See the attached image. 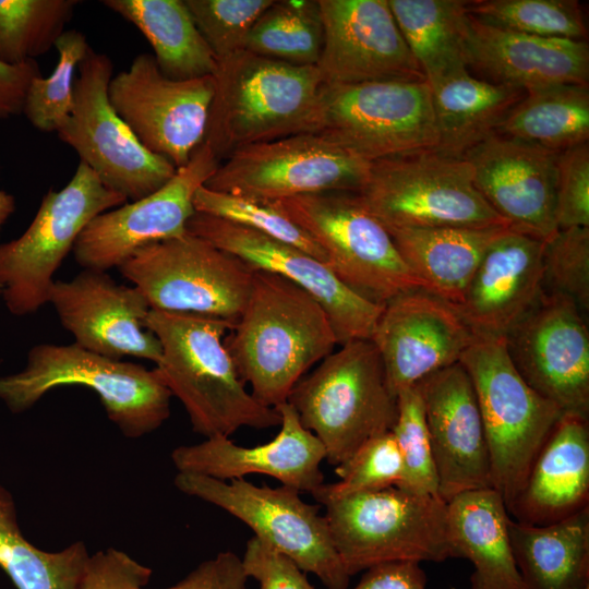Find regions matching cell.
<instances>
[{"label": "cell", "instance_id": "obj_1", "mask_svg": "<svg viewBox=\"0 0 589 589\" xmlns=\"http://www.w3.org/2000/svg\"><path fill=\"white\" fill-rule=\"evenodd\" d=\"M224 344L252 396L271 408L286 402L298 381L338 345L327 313L310 293L257 269Z\"/></svg>", "mask_w": 589, "mask_h": 589}, {"label": "cell", "instance_id": "obj_2", "mask_svg": "<svg viewBox=\"0 0 589 589\" xmlns=\"http://www.w3.org/2000/svg\"><path fill=\"white\" fill-rule=\"evenodd\" d=\"M145 327L159 340L155 369L183 405L194 432L227 436L241 428L279 426L276 408L260 404L240 378L225 347L232 326L221 320L149 310Z\"/></svg>", "mask_w": 589, "mask_h": 589}, {"label": "cell", "instance_id": "obj_3", "mask_svg": "<svg viewBox=\"0 0 589 589\" xmlns=\"http://www.w3.org/2000/svg\"><path fill=\"white\" fill-rule=\"evenodd\" d=\"M204 143L220 160L237 148L308 133L323 85L316 65L242 50L217 61Z\"/></svg>", "mask_w": 589, "mask_h": 589}, {"label": "cell", "instance_id": "obj_4", "mask_svg": "<svg viewBox=\"0 0 589 589\" xmlns=\"http://www.w3.org/2000/svg\"><path fill=\"white\" fill-rule=\"evenodd\" d=\"M69 385L95 392L108 419L129 438L157 430L170 416L172 395L156 369L105 357L74 342L34 346L22 371L0 376V400L20 413L51 389Z\"/></svg>", "mask_w": 589, "mask_h": 589}, {"label": "cell", "instance_id": "obj_5", "mask_svg": "<svg viewBox=\"0 0 589 589\" xmlns=\"http://www.w3.org/2000/svg\"><path fill=\"white\" fill-rule=\"evenodd\" d=\"M339 346L298 381L287 399L334 466L368 440L392 431L397 419V397L374 344L361 339Z\"/></svg>", "mask_w": 589, "mask_h": 589}, {"label": "cell", "instance_id": "obj_6", "mask_svg": "<svg viewBox=\"0 0 589 589\" xmlns=\"http://www.w3.org/2000/svg\"><path fill=\"white\" fill-rule=\"evenodd\" d=\"M459 363L472 382L480 408L492 488L508 512L563 411L522 380L504 337L476 335Z\"/></svg>", "mask_w": 589, "mask_h": 589}, {"label": "cell", "instance_id": "obj_7", "mask_svg": "<svg viewBox=\"0 0 589 589\" xmlns=\"http://www.w3.org/2000/svg\"><path fill=\"white\" fill-rule=\"evenodd\" d=\"M334 546L351 577L390 562H443L457 557L440 496L398 486L324 505Z\"/></svg>", "mask_w": 589, "mask_h": 589}, {"label": "cell", "instance_id": "obj_8", "mask_svg": "<svg viewBox=\"0 0 589 589\" xmlns=\"http://www.w3.org/2000/svg\"><path fill=\"white\" fill-rule=\"evenodd\" d=\"M308 133L320 134L371 164L437 149L431 86L426 80L323 83Z\"/></svg>", "mask_w": 589, "mask_h": 589}, {"label": "cell", "instance_id": "obj_9", "mask_svg": "<svg viewBox=\"0 0 589 589\" xmlns=\"http://www.w3.org/2000/svg\"><path fill=\"white\" fill-rule=\"evenodd\" d=\"M272 202L313 238L327 267L363 299L385 304L405 292L428 291L357 193L324 192Z\"/></svg>", "mask_w": 589, "mask_h": 589}, {"label": "cell", "instance_id": "obj_10", "mask_svg": "<svg viewBox=\"0 0 589 589\" xmlns=\"http://www.w3.org/2000/svg\"><path fill=\"white\" fill-rule=\"evenodd\" d=\"M357 194L386 229L509 227L478 192L469 161L437 149L372 163Z\"/></svg>", "mask_w": 589, "mask_h": 589}, {"label": "cell", "instance_id": "obj_11", "mask_svg": "<svg viewBox=\"0 0 589 589\" xmlns=\"http://www.w3.org/2000/svg\"><path fill=\"white\" fill-rule=\"evenodd\" d=\"M127 202L80 161L67 185L43 197L23 235L0 244V297L9 312L28 315L49 303L55 273L84 228Z\"/></svg>", "mask_w": 589, "mask_h": 589}, {"label": "cell", "instance_id": "obj_12", "mask_svg": "<svg viewBox=\"0 0 589 589\" xmlns=\"http://www.w3.org/2000/svg\"><path fill=\"white\" fill-rule=\"evenodd\" d=\"M119 271L152 310L213 317L232 327L255 273L239 257L188 231L139 249Z\"/></svg>", "mask_w": 589, "mask_h": 589}, {"label": "cell", "instance_id": "obj_13", "mask_svg": "<svg viewBox=\"0 0 589 589\" xmlns=\"http://www.w3.org/2000/svg\"><path fill=\"white\" fill-rule=\"evenodd\" d=\"M182 493L213 504L236 517L254 536L316 576L326 589H347L350 576L334 546L320 507L304 502L300 491L280 485H255L245 479L229 481L178 472Z\"/></svg>", "mask_w": 589, "mask_h": 589}, {"label": "cell", "instance_id": "obj_14", "mask_svg": "<svg viewBox=\"0 0 589 589\" xmlns=\"http://www.w3.org/2000/svg\"><path fill=\"white\" fill-rule=\"evenodd\" d=\"M112 70L107 55L89 49L77 69L71 112L56 132L106 188L132 202L160 189L177 168L145 148L111 106Z\"/></svg>", "mask_w": 589, "mask_h": 589}, {"label": "cell", "instance_id": "obj_15", "mask_svg": "<svg viewBox=\"0 0 589 589\" xmlns=\"http://www.w3.org/2000/svg\"><path fill=\"white\" fill-rule=\"evenodd\" d=\"M371 163L315 133L235 149L205 182L207 189L260 201L324 193H359Z\"/></svg>", "mask_w": 589, "mask_h": 589}, {"label": "cell", "instance_id": "obj_16", "mask_svg": "<svg viewBox=\"0 0 589 589\" xmlns=\"http://www.w3.org/2000/svg\"><path fill=\"white\" fill-rule=\"evenodd\" d=\"M213 95V75L169 79L149 53L134 57L108 85L111 106L142 145L177 169L204 142Z\"/></svg>", "mask_w": 589, "mask_h": 589}, {"label": "cell", "instance_id": "obj_17", "mask_svg": "<svg viewBox=\"0 0 589 589\" xmlns=\"http://www.w3.org/2000/svg\"><path fill=\"white\" fill-rule=\"evenodd\" d=\"M522 380L563 413L589 416V330L569 298L543 290L504 337Z\"/></svg>", "mask_w": 589, "mask_h": 589}, {"label": "cell", "instance_id": "obj_18", "mask_svg": "<svg viewBox=\"0 0 589 589\" xmlns=\"http://www.w3.org/2000/svg\"><path fill=\"white\" fill-rule=\"evenodd\" d=\"M219 164L203 142L160 189L92 219L72 250L75 261L84 269L107 272L147 244L185 233L195 213L194 195Z\"/></svg>", "mask_w": 589, "mask_h": 589}, {"label": "cell", "instance_id": "obj_19", "mask_svg": "<svg viewBox=\"0 0 589 589\" xmlns=\"http://www.w3.org/2000/svg\"><path fill=\"white\" fill-rule=\"evenodd\" d=\"M187 231L257 271L276 274L310 293L327 313L338 345L370 339L384 304L358 296L320 260L244 226L195 212Z\"/></svg>", "mask_w": 589, "mask_h": 589}, {"label": "cell", "instance_id": "obj_20", "mask_svg": "<svg viewBox=\"0 0 589 589\" xmlns=\"http://www.w3.org/2000/svg\"><path fill=\"white\" fill-rule=\"evenodd\" d=\"M323 45L316 64L323 83L424 81L387 0H318Z\"/></svg>", "mask_w": 589, "mask_h": 589}, {"label": "cell", "instance_id": "obj_21", "mask_svg": "<svg viewBox=\"0 0 589 589\" xmlns=\"http://www.w3.org/2000/svg\"><path fill=\"white\" fill-rule=\"evenodd\" d=\"M453 304L426 291L401 293L384 304L370 340L397 394L458 363L474 339Z\"/></svg>", "mask_w": 589, "mask_h": 589}, {"label": "cell", "instance_id": "obj_22", "mask_svg": "<svg viewBox=\"0 0 589 589\" xmlns=\"http://www.w3.org/2000/svg\"><path fill=\"white\" fill-rule=\"evenodd\" d=\"M49 303L81 348L158 363L160 342L144 325L151 308L135 286L120 285L107 272L83 269L70 280H55Z\"/></svg>", "mask_w": 589, "mask_h": 589}, {"label": "cell", "instance_id": "obj_23", "mask_svg": "<svg viewBox=\"0 0 589 589\" xmlns=\"http://www.w3.org/2000/svg\"><path fill=\"white\" fill-rule=\"evenodd\" d=\"M557 154L494 133L462 158L478 192L512 229L546 240L557 230Z\"/></svg>", "mask_w": 589, "mask_h": 589}, {"label": "cell", "instance_id": "obj_24", "mask_svg": "<svg viewBox=\"0 0 589 589\" xmlns=\"http://www.w3.org/2000/svg\"><path fill=\"white\" fill-rule=\"evenodd\" d=\"M437 477L438 495L492 488L491 461L472 382L458 362L418 384Z\"/></svg>", "mask_w": 589, "mask_h": 589}, {"label": "cell", "instance_id": "obj_25", "mask_svg": "<svg viewBox=\"0 0 589 589\" xmlns=\"http://www.w3.org/2000/svg\"><path fill=\"white\" fill-rule=\"evenodd\" d=\"M280 430L269 442L252 447L239 446L227 436L207 437L193 445H181L171 453L178 472L207 476L229 481L248 474H265L283 485L312 492L324 480L321 465L326 453L321 441L300 422L293 407H276Z\"/></svg>", "mask_w": 589, "mask_h": 589}, {"label": "cell", "instance_id": "obj_26", "mask_svg": "<svg viewBox=\"0 0 589 589\" xmlns=\"http://www.w3.org/2000/svg\"><path fill=\"white\" fill-rule=\"evenodd\" d=\"M544 241L508 227L488 248L454 305L474 335L505 337L534 306L544 290Z\"/></svg>", "mask_w": 589, "mask_h": 589}, {"label": "cell", "instance_id": "obj_27", "mask_svg": "<svg viewBox=\"0 0 589 589\" xmlns=\"http://www.w3.org/2000/svg\"><path fill=\"white\" fill-rule=\"evenodd\" d=\"M468 67L492 82L529 92L552 85H588L586 40L518 33L483 22L469 13Z\"/></svg>", "mask_w": 589, "mask_h": 589}, {"label": "cell", "instance_id": "obj_28", "mask_svg": "<svg viewBox=\"0 0 589 589\" xmlns=\"http://www.w3.org/2000/svg\"><path fill=\"white\" fill-rule=\"evenodd\" d=\"M589 506L588 418L563 413L537 454L508 514L543 526Z\"/></svg>", "mask_w": 589, "mask_h": 589}, {"label": "cell", "instance_id": "obj_29", "mask_svg": "<svg viewBox=\"0 0 589 589\" xmlns=\"http://www.w3.org/2000/svg\"><path fill=\"white\" fill-rule=\"evenodd\" d=\"M447 529L457 557L474 569L470 589H524L508 534V514L493 488L459 493L447 503Z\"/></svg>", "mask_w": 589, "mask_h": 589}, {"label": "cell", "instance_id": "obj_30", "mask_svg": "<svg viewBox=\"0 0 589 589\" xmlns=\"http://www.w3.org/2000/svg\"><path fill=\"white\" fill-rule=\"evenodd\" d=\"M508 227L389 228L399 254L428 291L457 305L485 251Z\"/></svg>", "mask_w": 589, "mask_h": 589}, {"label": "cell", "instance_id": "obj_31", "mask_svg": "<svg viewBox=\"0 0 589 589\" xmlns=\"http://www.w3.org/2000/svg\"><path fill=\"white\" fill-rule=\"evenodd\" d=\"M524 589H589V506L560 521L507 522Z\"/></svg>", "mask_w": 589, "mask_h": 589}, {"label": "cell", "instance_id": "obj_32", "mask_svg": "<svg viewBox=\"0 0 589 589\" xmlns=\"http://www.w3.org/2000/svg\"><path fill=\"white\" fill-rule=\"evenodd\" d=\"M431 93L437 151L457 157L496 133L526 95L521 88L481 80L468 71L431 85Z\"/></svg>", "mask_w": 589, "mask_h": 589}, {"label": "cell", "instance_id": "obj_33", "mask_svg": "<svg viewBox=\"0 0 589 589\" xmlns=\"http://www.w3.org/2000/svg\"><path fill=\"white\" fill-rule=\"evenodd\" d=\"M101 3L144 35L165 76L192 80L215 73L217 60L184 0H104Z\"/></svg>", "mask_w": 589, "mask_h": 589}, {"label": "cell", "instance_id": "obj_34", "mask_svg": "<svg viewBox=\"0 0 589 589\" xmlns=\"http://www.w3.org/2000/svg\"><path fill=\"white\" fill-rule=\"evenodd\" d=\"M429 85L468 71V1L387 0Z\"/></svg>", "mask_w": 589, "mask_h": 589}, {"label": "cell", "instance_id": "obj_35", "mask_svg": "<svg viewBox=\"0 0 589 589\" xmlns=\"http://www.w3.org/2000/svg\"><path fill=\"white\" fill-rule=\"evenodd\" d=\"M496 133L555 153L588 143V85L561 84L526 92Z\"/></svg>", "mask_w": 589, "mask_h": 589}, {"label": "cell", "instance_id": "obj_36", "mask_svg": "<svg viewBox=\"0 0 589 589\" xmlns=\"http://www.w3.org/2000/svg\"><path fill=\"white\" fill-rule=\"evenodd\" d=\"M89 557L83 541L47 552L27 541L15 504L0 485V567L17 589H79Z\"/></svg>", "mask_w": 589, "mask_h": 589}, {"label": "cell", "instance_id": "obj_37", "mask_svg": "<svg viewBox=\"0 0 589 589\" xmlns=\"http://www.w3.org/2000/svg\"><path fill=\"white\" fill-rule=\"evenodd\" d=\"M323 45L318 0H274L250 29L244 50L301 65H316Z\"/></svg>", "mask_w": 589, "mask_h": 589}, {"label": "cell", "instance_id": "obj_38", "mask_svg": "<svg viewBox=\"0 0 589 589\" xmlns=\"http://www.w3.org/2000/svg\"><path fill=\"white\" fill-rule=\"evenodd\" d=\"M77 0H0V61L17 65L48 52Z\"/></svg>", "mask_w": 589, "mask_h": 589}, {"label": "cell", "instance_id": "obj_39", "mask_svg": "<svg viewBox=\"0 0 589 589\" xmlns=\"http://www.w3.org/2000/svg\"><path fill=\"white\" fill-rule=\"evenodd\" d=\"M468 12L505 29L540 37L586 40L587 27L575 0H477Z\"/></svg>", "mask_w": 589, "mask_h": 589}, {"label": "cell", "instance_id": "obj_40", "mask_svg": "<svg viewBox=\"0 0 589 589\" xmlns=\"http://www.w3.org/2000/svg\"><path fill=\"white\" fill-rule=\"evenodd\" d=\"M58 62L48 77L38 75L28 86L23 113L36 129L57 131L70 115L76 70L91 47L86 36L77 29H67L57 39Z\"/></svg>", "mask_w": 589, "mask_h": 589}, {"label": "cell", "instance_id": "obj_41", "mask_svg": "<svg viewBox=\"0 0 589 589\" xmlns=\"http://www.w3.org/2000/svg\"><path fill=\"white\" fill-rule=\"evenodd\" d=\"M195 212L215 216L300 249L326 265L323 250L273 202L249 199L201 187L193 199ZM327 266V265H326Z\"/></svg>", "mask_w": 589, "mask_h": 589}, {"label": "cell", "instance_id": "obj_42", "mask_svg": "<svg viewBox=\"0 0 589 589\" xmlns=\"http://www.w3.org/2000/svg\"><path fill=\"white\" fill-rule=\"evenodd\" d=\"M339 481L322 483L311 492L321 505L356 494L398 486L402 479L401 456L392 431L363 443L336 466Z\"/></svg>", "mask_w": 589, "mask_h": 589}, {"label": "cell", "instance_id": "obj_43", "mask_svg": "<svg viewBox=\"0 0 589 589\" xmlns=\"http://www.w3.org/2000/svg\"><path fill=\"white\" fill-rule=\"evenodd\" d=\"M392 432L402 461V479L398 488L440 496L422 397L417 384L397 394V419Z\"/></svg>", "mask_w": 589, "mask_h": 589}, {"label": "cell", "instance_id": "obj_44", "mask_svg": "<svg viewBox=\"0 0 589 589\" xmlns=\"http://www.w3.org/2000/svg\"><path fill=\"white\" fill-rule=\"evenodd\" d=\"M543 288L589 310V227L557 229L544 241Z\"/></svg>", "mask_w": 589, "mask_h": 589}, {"label": "cell", "instance_id": "obj_45", "mask_svg": "<svg viewBox=\"0 0 589 589\" xmlns=\"http://www.w3.org/2000/svg\"><path fill=\"white\" fill-rule=\"evenodd\" d=\"M273 1L184 0L217 61L244 50L250 29Z\"/></svg>", "mask_w": 589, "mask_h": 589}, {"label": "cell", "instance_id": "obj_46", "mask_svg": "<svg viewBox=\"0 0 589 589\" xmlns=\"http://www.w3.org/2000/svg\"><path fill=\"white\" fill-rule=\"evenodd\" d=\"M556 167L557 229L589 227V144L558 153Z\"/></svg>", "mask_w": 589, "mask_h": 589}, {"label": "cell", "instance_id": "obj_47", "mask_svg": "<svg viewBox=\"0 0 589 589\" xmlns=\"http://www.w3.org/2000/svg\"><path fill=\"white\" fill-rule=\"evenodd\" d=\"M241 558L247 576L257 581L259 589H316L293 561L255 536L248 540Z\"/></svg>", "mask_w": 589, "mask_h": 589}, {"label": "cell", "instance_id": "obj_48", "mask_svg": "<svg viewBox=\"0 0 589 589\" xmlns=\"http://www.w3.org/2000/svg\"><path fill=\"white\" fill-rule=\"evenodd\" d=\"M151 577L149 567L108 548L89 555L79 589H145Z\"/></svg>", "mask_w": 589, "mask_h": 589}, {"label": "cell", "instance_id": "obj_49", "mask_svg": "<svg viewBox=\"0 0 589 589\" xmlns=\"http://www.w3.org/2000/svg\"><path fill=\"white\" fill-rule=\"evenodd\" d=\"M248 578L242 558L224 551L202 562L176 585L161 589H245Z\"/></svg>", "mask_w": 589, "mask_h": 589}, {"label": "cell", "instance_id": "obj_50", "mask_svg": "<svg viewBox=\"0 0 589 589\" xmlns=\"http://www.w3.org/2000/svg\"><path fill=\"white\" fill-rule=\"evenodd\" d=\"M353 589H426V575L417 562H390L365 570Z\"/></svg>", "mask_w": 589, "mask_h": 589}, {"label": "cell", "instance_id": "obj_51", "mask_svg": "<svg viewBox=\"0 0 589 589\" xmlns=\"http://www.w3.org/2000/svg\"><path fill=\"white\" fill-rule=\"evenodd\" d=\"M38 75L40 69L35 60L17 65L0 61V118L23 112L28 86Z\"/></svg>", "mask_w": 589, "mask_h": 589}, {"label": "cell", "instance_id": "obj_52", "mask_svg": "<svg viewBox=\"0 0 589 589\" xmlns=\"http://www.w3.org/2000/svg\"><path fill=\"white\" fill-rule=\"evenodd\" d=\"M15 209L14 196L0 190V229Z\"/></svg>", "mask_w": 589, "mask_h": 589}, {"label": "cell", "instance_id": "obj_53", "mask_svg": "<svg viewBox=\"0 0 589 589\" xmlns=\"http://www.w3.org/2000/svg\"><path fill=\"white\" fill-rule=\"evenodd\" d=\"M0 296H1V289H0Z\"/></svg>", "mask_w": 589, "mask_h": 589}]
</instances>
